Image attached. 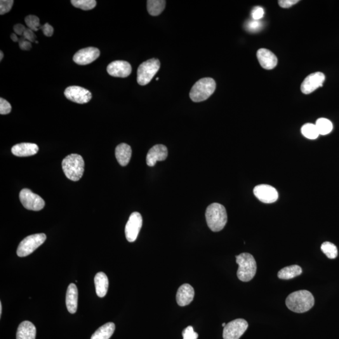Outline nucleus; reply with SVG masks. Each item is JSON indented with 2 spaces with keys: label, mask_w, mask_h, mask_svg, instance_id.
<instances>
[{
  "label": "nucleus",
  "mask_w": 339,
  "mask_h": 339,
  "mask_svg": "<svg viewBox=\"0 0 339 339\" xmlns=\"http://www.w3.org/2000/svg\"><path fill=\"white\" fill-rule=\"evenodd\" d=\"M301 132L305 138L310 140H315L320 135L316 125L312 123L304 124L301 128Z\"/></svg>",
  "instance_id": "cd10ccee"
},
{
  "label": "nucleus",
  "mask_w": 339,
  "mask_h": 339,
  "mask_svg": "<svg viewBox=\"0 0 339 339\" xmlns=\"http://www.w3.org/2000/svg\"><path fill=\"white\" fill-rule=\"evenodd\" d=\"M115 325L113 322L103 325L93 334L91 339H110L114 334Z\"/></svg>",
  "instance_id": "b1692460"
},
{
  "label": "nucleus",
  "mask_w": 339,
  "mask_h": 339,
  "mask_svg": "<svg viewBox=\"0 0 339 339\" xmlns=\"http://www.w3.org/2000/svg\"><path fill=\"white\" fill-rule=\"evenodd\" d=\"M64 95L67 100L78 104L88 103L92 98V94L88 89L75 86L66 88Z\"/></svg>",
  "instance_id": "9b49d317"
},
{
  "label": "nucleus",
  "mask_w": 339,
  "mask_h": 339,
  "mask_svg": "<svg viewBox=\"0 0 339 339\" xmlns=\"http://www.w3.org/2000/svg\"><path fill=\"white\" fill-rule=\"evenodd\" d=\"M40 29H41L42 30V32H43L44 34L46 35V36H53V35L54 34V28L52 27V26L50 24H49L48 23H46V24L44 25H41V28H40Z\"/></svg>",
  "instance_id": "e433bc0d"
},
{
  "label": "nucleus",
  "mask_w": 339,
  "mask_h": 339,
  "mask_svg": "<svg viewBox=\"0 0 339 339\" xmlns=\"http://www.w3.org/2000/svg\"><path fill=\"white\" fill-rule=\"evenodd\" d=\"M236 263L239 265L237 276L243 282L251 281L255 276L257 266L255 259L251 254L244 253L235 256Z\"/></svg>",
  "instance_id": "20e7f679"
},
{
  "label": "nucleus",
  "mask_w": 339,
  "mask_h": 339,
  "mask_svg": "<svg viewBox=\"0 0 339 339\" xmlns=\"http://www.w3.org/2000/svg\"><path fill=\"white\" fill-rule=\"evenodd\" d=\"M252 18L254 20H259L264 16V9L260 6L254 7L251 12Z\"/></svg>",
  "instance_id": "f704fd0d"
},
{
  "label": "nucleus",
  "mask_w": 339,
  "mask_h": 339,
  "mask_svg": "<svg viewBox=\"0 0 339 339\" xmlns=\"http://www.w3.org/2000/svg\"><path fill=\"white\" fill-rule=\"evenodd\" d=\"M257 57L260 65L265 69H273L277 65V56L268 49H259L257 52Z\"/></svg>",
  "instance_id": "a211bd4d"
},
{
  "label": "nucleus",
  "mask_w": 339,
  "mask_h": 339,
  "mask_svg": "<svg viewBox=\"0 0 339 339\" xmlns=\"http://www.w3.org/2000/svg\"><path fill=\"white\" fill-rule=\"evenodd\" d=\"M160 62L157 58H151L139 66L137 71V82L141 86L149 84L155 74L159 71Z\"/></svg>",
  "instance_id": "423d86ee"
},
{
  "label": "nucleus",
  "mask_w": 339,
  "mask_h": 339,
  "mask_svg": "<svg viewBox=\"0 0 339 339\" xmlns=\"http://www.w3.org/2000/svg\"><path fill=\"white\" fill-rule=\"evenodd\" d=\"M315 299L309 291L299 290L289 294L286 299L287 307L292 312L304 313L314 307Z\"/></svg>",
  "instance_id": "f257e3e1"
},
{
  "label": "nucleus",
  "mask_w": 339,
  "mask_h": 339,
  "mask_svg": "<svg viewBox=\"0 0 339 339\" xmlns=\"http://www.w3.org/2000/svg\"><path fill=\"white\" fill-rule=\"evenodd\" d=\"M26 29H27V28H25V26L20 24V23L16 24L13 27L14 32L16 33V34L18 35H23V33L25 32Z\"/></svg>",
  "instance_id": "a19ab883"
},
{
  "label": "nucleus",
  "mask_w": 339,
  "mask_h": 339,
  "mask_svg": "<svg viewBox=\"0 0 339 339\" xmlns=\"http://www.w3.org/2000/svg\"><path fill=\"white\" fill-rule=\"evenodd\" d=\"M253 192L254 195L263 203L272 204L279 199V193L276 188L269 185L261 184L256 186Z\"/></svg>",
  "instance_id": "f8f14e48"
},
{
  "label": "nucleus",
  "mask_w": 339,
  "mask_h": 339,
  "mask_svg": "<svg viewBox=\"0 0 339 339\" xmlns=\"http://www.w3.org/2000/svg\"><path fill=\"white\" fill-rule=\"evenodd\" d=\"M168 157V150L166 146L156 145L148 152L147 164L149 167H154L158 161H164Z\"/></svg>",
  "instance_id": "dca6fc26"
},
{
  "label": "nucleus",
  "mask_w": 339,
  "mask_h": 339,
  "mask_svg": "<svg viewBox=\"0 0 339 339\" xmlns=\"http://www.w3.org/2000/svg\"><path fill=\"white\" fill-rule=\"evenodd\" d=\"M11 111V106L3 98H0V114H8Z\"/></svg>",
  "instance_id": "473e14b6"
},
{
  "label": "nucleus",
  "mask_w": 339,
  "mask_h": 339,
  "mask_svg": "<svg viewBox=\"0 0 339 339\" xmlns=\"http://www.w3.org/2000/svg\"><path fill=\"white\" fill-rule=\"evenodd\" d=\"M96 293L99 297H105L109 287V280L105 273L100 272L94 278Z\"/></svg>",
  "instance_id": "5701e85b"
},
{
  "label": "nucleus",
  "mask_w": 339,
  "mask_h": 339,
  "mask_svg": "<svg viewBox=\"0 0 339 339\" xmlns=\"http://www.w3.org/2000/svg\"><path fill=\"white\" fill-rule=\"evenodd\" d=\"M216 88V82L213 78H202L193 86L190 92V98L194 102H202L210 97Z\"/></svg>",
  "instance_id": "39448f33"
},
{
  "label": "nucleus",
  "mask_w": 339,
  "mask_h": 339,
  "mask_svg": "<svg viewBox=\"0 0 339 339\" xmlns=\"http://www.w3.org/2000/svg\"><path fill=\"white\" fill-rule=\"evenodd\" d=\"M302 273V269L298 265H291L284 267L278 273V277L282 280H290Z\"/></svg>",
  "instance_id": "393cba45"
},
{
  "label": "nucleus",
  "mask_w": 339,
  "mask_h": 339,
  "mask_svg": "<svg viewBox=\"0 0 339 339\" xmlns=\"http://www.w3.org/2000/svg\"><path fill=\"white\" fill-rule=\"evenodd\" d=\"M100 56V51L96 47H87L77 52L73 56V60L77 64L85 65L93 62Z\"/></svg>",
  "instance_id": "4468645a"
},
{
  "label": "nucleus",
  "mask_w": 339,
  "mask_h": 339,
  "mask_svg": "<svg viewBox=\"0 0 339 339\" xmlns=\"http://www.w3.org/2000/svg\"><path fill=\"white\" fill-rule=\"evenodd\" d=\"M19 46L23 51H29L32 48L31 42L27 41L24 38L19 41Z\"/></svg>",
  "instance_id": "58836bf2"
},
{
  "label": "nucleus",
  "mask_w": 339,
  "mask_h": 339,
  "mask_svg": "<svg viewBox=\"0 0 339 339\" xmlns=\"http://www.w3.org/2000/svg\"><path fill=\"white\" fill-rule=\"evenodd\" d=\"M23 38L27 41L30 42H34L36 40V35H35L34 31L30 28H27L23 35Z\"/></svg>",
  "instance_id": "c9c22d12"
},
{
  "label": "nucleus",
  "mask_w": 339,
  "mask_h": 339,
  "mask_svg": "<svg viewBox=\"0 0 339 339\" xmlns=\"http://www.w3.org/2000/svg\"><path fill=\"white\" fill-rule=\"evenodd\" d=\"M248 327V322L242 319H235L224 327V339H239Z\"/></svg>",
  "instance_id": "1a4fd4ad"
},
{
  "label": "nucleus",
  "mask_w": 339,
  "mask_h": 339,
  "mask_svg": "<svg viewBox=\"0 0 339 339\" xmlns=\"http://www.w3.org/2000/svg\"><path fill=\"white\" fill-rule=\"evenodd\" d=\"M13 0H1L0 1V15L8 13L13 5Z\"/></svg>",
  "instance_id": "2f4dec72"
},
{
  "label": "nucleus",
  "mask_w": 339,
  "mask_h": 339,
  "mask_svg": "<svg viewBox=\"0 0 339 339\" xmlns=\"http://www.w3.org/2000/svg\"><path fill=\"white\" fill-rule=\"evenodd\" d=\"M226 326V324H225V323L223 324V327H225Z\"/></svg>",
  "instance_id": "a18cd8bd"
},
{
  "label": "nucleus",
  "mask_w": 339,
  "mask_h": 339,
  "mask_svg": "<svg viewBox=\"0 0 339 339\" xmlns=\"http://www.w3.org/2000/svg\"><path fill=\"white\" fill-rule=\"evenodd\" d=\"M66 306L70 314H75L78 304V290L75 284H70L66 293Z\"/></svg>",
  "instance_id": "aec40b11"
},
{
  "label": "nucleus",
  "mask_w": 339,
  "mask_h": 339,
  "mask_svg": "<svg viewBox=\"0 0 339 339\" xmlns=\"http://www.w3.org/2000/svg\"><path fill=\"white\" fill-rule=\"evenodd\" d=\"M46 235L43 233L28 235L19 244L16 251L17 255L19 257L30 255L46 241Z\"/></svg>",
  "instance_id": "0eeeda50"
},
{
  "label": "nucleus",
  "mask_w": 339,
  "mask_h": 339,
  "mask_svg": "<svg viewBox=\"0 0 339 339\" xmlns=\"http://www.w3.org/2000/svg\"><path fill=\"white\" fill-rule=\"evenodd\" d=\"M71 3L75 8L91 10L95 8L97 2L95 0H72Z\"/></svg>",
  "instance_id": "c756f323"
},
{
  "label": "nucleus",
  "mask_w": 339,
  "mask_h": 339,
  "mask_svg": "<svg viewBox=\"0 0 339 339\" xmlns=\"http://www.w3.org/2000/svg\"><path fill=\"white\" fill-rule=\"evenodd\" d=\"M25 22L28 28L34 32L38 31L41 27V24H40L39 18L37 17V16L30 15L26 16Z\"/></svg>",
  "instance_id": "7c9ffc66"
},
{
  "label": "nucleus",
  "mask_w": 339,
  "mask_h": 339,
  "mask_svg": "<svg viewBox=\"0 0 339 339\" xmlns=\"http://www.w3.org/2000/svg\"><path fill=\"white\" fill-rule=\"evenodd\" d=\"M132 150L130 146L126 143H121L115 150V156L121 166H126L130 161Z\"/></svg>",
  "instance_id": "4be33fe9"
},
{
  "label": "nucleus",
  "mask_w": 339,
  "mask_h": 339,
  "mask_svg": "<svg viewBox=\"0 0 339 339\" xmlns=\"http://www.w3.org/2000/svg\"><path fill=\"white\" fill-rule=\"evenodd\" d=\"M315 125L317 126L320 135H328L333 129L332 122L328 119L324 118V117L318 119Z\"/></svg>",
  "instance_id": "bb28decb"
},
{
  "label": "nucleus",
  "mask_w": 339,
  "mask_h": 339,
  "mask_svg": "<svg viewBox=\"0 0 339 339\" xmlns=\"http://www.w3.org/2000/svg\"><path fill=\"white\" fill-rule=\"evenodd\" d=\"M2 314V304L1 302H0V315L1 316Z\"/></svg>",
  "instance_id": "c03bdc74"
},
{
  "label": "nucleus",
  "mask_w": 339,
  "mask_h": 339,
  "mask_svg": "<svg viewBox=\"0 0 339 339\" xmlns=\"http://www.w3.org/2000/svg\"><path fill=\"white\" fill-rule=\"evenodd\" d=\"M194 289L191 285L188 284H182L176 293V302L180 307H185L192 302L194 300Z\"/></svg>",
  "instance_id": "f3484780"
},
{
  "label": "nucleus",
  "mask_w": 339,
  "mask_h": 339,
  "mask_svg": "<svg viewBox=\"0 0 339 339\" xmlns=\"http://www.w3.org/2000/svg\"><path fill=\"white\" fill-rule=\"evenodd\" d=\"M166 1L164 0H148L147 9L150 15L158 16L164 10Z\"/></svg>",
  "instance_id": "a878e982"
},
{
  "label": "nucleus",
  "mask_w": 339,
  "mask_h": 339,
  "mask_svg": "<svg viewBox=\"0 0 339 339\" xmlns=\"http://www.w3.org/2000/svg\"><path fill=\"white\" fill-rule=\"evenodd\" d=\"M206 219L207 226L212 231H221L227 221L225 207L218 203L211 204L206 209Z\"/></svg>",
  "instance_id": "f03ea898"
},
{
  "label": "nucleus",
  "mask_w": 339,
  "mask_h": 339,
  "mask_svg": "<svg viewBox=\"0 0 339 339\" xmlns=\"http://www.w3.org/2000/svg\"><path fill=\"white\" fill-rule=\"evenodd\" d=\"M299 2L298 0H281L279 1V5L283 8H288Z\"/></svg>",
  "instance_id": "4c0bfd02"
},
{
  "label": "nucleus",
  "mask_w": 339,
  "mask_h": 339,
  "mask_svg": "<svg viewBox=\"0 0 339 339\" xmlns=\"http://www.w3.org/2000/svg\"><path fill=\"white\" fill-rule=\"evenodd\" d=\"M183 339H197L198 334L195 333L192 326H188L182 333Z\"/></svg>",
  "instance_id": "72a5a7b5"
},
{
  "label": "nucleus",
  "mask_w": 339,
  "mask_h": 339,
  "mask_svg": "<svg viewBox=\"0 0 339 339\" xmlns=\"http://www.w3.org/2000/svg\"><path fill=\"white\" fill-rule=\"evenodd\" d=\"M19 197L23 207L28 210L39 211L45 206L44 199L28 188L21 190Z\"/></svg>",
  "instance_id": "6e6552de"
},
{
  "label": "nucleus",
  "mask_w": 339,
  "mask_h": 339,
  "mask_svg": "<svg viewBox=\"0 0 339 339\" xmlns=\"http://www.w3.org/2000/svg\"><path fill=\"white\" fill-rule=\"evenodd\" d=\"M36 333L34 325L29 321H24L18 327L16 339H35Z\"/></svg>",
  "instance_id": "412c9836"
},
{
  "label": "nucleus",
  "mask_w": 339,
  "mask_h": 339,
  "mask_svg": "<svg viewBox=\"0 0 339 339\" xmlns=\"http://www.w3.org/2000/svg\"><path fill=\"white\" fill-rule=\"evenodd\" d=\"M3 56H4V55H3V52H2V51L0 52V61H1L2 60H3Z\"/></svg>",
  "instance_id": "37998d69"
},
{
  "label": "nucleus",
  "mask_w": 339,
  "mask_h": 339,
  "mask_svg": "<svg viewBox=\"0 0 339 339\" xmlns=\"http://www.w3.org/2000/svg\"><path fill=\"white\" fill-rule=\"evenodd\" d=\"M326 76L322 72L312 73L308 75L301 85V91L303 94H309L320 87L323 86Z\"/></svg>",
  "instance_id": "ddd939ff"
},
{
  "label": "nucleus",
  "mask_w": 339,
  "mask_h": 339,
  "mask_svg": "<svg viewBox=\"0 0 339 339\" xmlns=\"http://www.w3.org/2000/svg\"><path fill=\"white\" fill-rule=\"evenodd\" d=\"M143 225V219L137 212L132 213L125 226V235L128 241L133 242L137 239Z\"/></svg>",
  "instance_id": "9d476101"
},
{
  "label": "nucleus",
  "mask_w": 339,
  "mask_h": 339,
  "mask_svg": "<svg viewBox=\"0 0 339 339\" xmlns=\"http://www.w3.org/2000/svg\"><path fill=\"white\" fill-rule=\"evenodd\" d=\"M321 250L329 259H335L338 255V248L331 242H325L321 246Z\"/></svg>",
  "instance_id": "c85d7f7f"
},
{
  "label": "nucleus",
  "mask_w": 339,
  "mask_h": 339,
  "mask_svg": "<svg viewBox=\"0 0 339 339\" xmlns=\"http://www.w3.org/2000/svg\"><path fill=\"white\" fill-rule=\"evenodd\" d=\"M247 28L250 31H256V30L260 29L261 28V23L258 20L251 21V22L248 23Z\"/></svg>",
  "instance_id": "ea45409f"
},
{
  "label": "nucleus",
  "mask_w": 339,
  "mask_h": 339,
  "mask_svg": "<svg viewBox=\"0 0 339 339\" xmlns=\"http://www.w3.org/2000/svg\"><path fill=\"white\" fill-rule=\"evenodd\" d=\"M132 70L130 63L124 60H116L110 63L107 67L108 74L116 77H128Z\"/></svg>",
  "instance_id": "2eb2a0df"
},
{
  "label": "nucleus",
  "mask_w": 339,
  "mask_h": 339,
  "mask_svg": "<svg viewBox=\"0 0 339 339\" xmlns=\"http://www.w3.org/2000/svg\"><path fill=\"white\" fill-rule=\"evenodd\" d=\"M62 167L63 172L70 180L78 181L83 175L84 161L78 154H70L63 160Z\"/></svg>",
  "instance_id": "7ed1b4c3"
},
{
  "label": "nucleus",
  "mask_w": 339,
  "mask_h": 339,
  "mask_svg": "<svg viewBox=\"0 0 339 339\" xmlns=\"http://www.w3.org/2000/svg\"><path fill=\"white\" fill-rule=\"evenodd\" d=\"M11 39L12 40L13 42H18L19 40L17 37V35L16 34H12L11 35Z\"/></svg>",
  "instance_id": "79ce46f5"
},
{
  "label": "nucleus",
  "mask_w": 339,
  "mask_h": 339,
  "mask_svg": "<svg viewBox=\"0 0 339 339\" xmlns=\"http://www.w3.org/2000/svg\"><path fill=\"white\" fill-rule=\"evenodd\" d=\"M39 150V147L35 143H22L14 145L11 152L16 157H25L37 154Z\"/></svg>",
  "instance_id": "6ab92c4d"
}]
</instances>
